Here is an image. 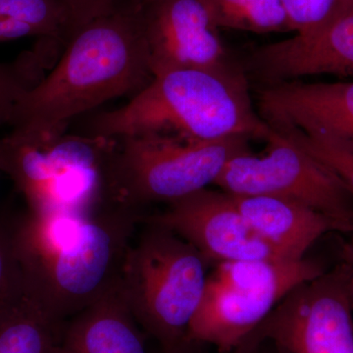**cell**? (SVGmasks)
Wrapping results in <instances>:
<instances>
[{"instance_id": "6da1fadb", "label": "cell", "mask_w": 353, "mask_h": 353, "mask_svg": "<svg viewBox=\"0 0 353 353\" xmlns=\"http://www.w3.org/2000/svg\"><path fill=\"white\" fill-rule=\"evenodd\" d=\"M143 2L114 0L65 43L57 66L14 108L11 134L41 143L63 137L70 121L152 82Z\"/></svg>"}, {"instance_id": "7a4b0ae2", "label": "cell", "mask_w": 353, "mask_h": 353, "mask_svg": "<svg viewBox=\"0 0 353 353\" xmlns=\"http://www.w3.org/2000/svg\"><path fill=\"white\" fill-rule=\"evenodd\" d=\"M141 218L116 204L90 215L27 210L19 230L26 294L60 323L90 307L117 288Z\"/></svg>"}, {"instance_id": "3957f363", "label": "cell", "mask_w": 353, "mask_h": 353, "mask_svg": "<svg viewBox=\"0 0 353 353\" xmlns=\"http://www.w3.org/2000/svg\"><path fill=\"white\" fill-rule=\"evenodd\" d=\"M273 129L253 108L245 70L176 69L157 74L125 105L95 115L90 138L174 134L196 141L245 137L266 141Z\"/></svg>"}, {"instance_id": "277c9868", "label": "cell", "mask_w": 353, "mask_h": 353, "mask_svg": "<svg viewBox=\"0 0 353 353\" xmlns=\"http://www.w3.org/2000/svg\"><path fill=\"white\" fill-rule=\"evenodd\" d=\"M141 223L145 229L128 250L117 289L161 353H194L188 331L211 265L174 232L143 218Z\"/></svg>"}, {"instance_id": "5b68a950", "label": "cell", "mask_w": 353, "mask_h": 353, "mask_svg": "<svg viewBox=\"0 0 353 353\" xmlns=\"http://www.w3.org/2000/svg\"><path fill=\"white\" fill-rule=\"evenodd\" d=\"M248 141H196L157 132L112 139L104 168L109 201L139 210L208 189L232 158L250 150Z\"/></svg>"}, {"instance_id": "8992f818", "label": "cell", "mask_w": 353, "mask_h": 353, "mask_svg": "<svg viewBox=\"0 0 353 353\" xmlns=\"http://www.w3.org/2000/svg\"><path fill=\"white\" fill-rule=\"evenodd\" d=\"M325 269L310 259L224 262L208 274L188 340L232 353L299 285Z\"/></svg>"}, {"instance_id": "52a82bcc", "label": "cell", "mask_w": 353, "mask_h": 353, "mask_svg": "<svg viewBox=\"0 0 353 353\" xmlns=\"http://www.w3.org/2000/svg\"><path fill=\"white\" fill-rule=\"evenodd\" d=\"M265 141L267 150L262 154L248 150L232 158L214 185L234 196L297 202L336 220L347 234L352 233V190L328 167L275 130Z\"/></svg>"}, {"instance_id": "ba28073f", "label": "cell", "mask_w": 353, "mask_h": 353, "mask_svg": "<svg viewBox=\"0 0 353 353\" xmlns=\"http://www.w3.org/2000/svg\"><path fill=\"white\" fill-rule=\"evenodd\" d=\"M353 303L347 267L299 285L246 338L290 353H353Z\"/></svg>"}, {"instance_id": "9c48e42d", "label": "cell", "mask_w": 353, "mask_h": 353, "mask_svg": "<svg viewBox=\"0 0 353 353\" xmlns=\"http://www.w3.org/2000/svg\"><path fill=\"white\" fill-rule=\"evenodd\" d=\"M143 220L167 228L189 241L210 265L290 260L253 231L233 196L224 190H199L169 202L163 212L143 216Z\"/></svg>"}, {"instance_id": "30bf717a", "label": "cell", "mask_w": 353, "mask_h": 353, "mask_svg": "<svg viewBox=\"0 0 353 353\" xmlns=\"http://www.w3.org/2000/svg\"><path fill=\"white\" fill-rule=\"evenodd\" d=\"M0 171L10 176L32 214H76L90 189L87 163L63 139L41 145L10 132L0 139Z\"/></svg>"}, {"instance_id": "8fae6325", "label": "cell", "mask_w": 353, "mask_h": 353, "mask_svg": "<svg viewBox=\"0 0 353 353\" xmlns=\"http://www.w3.org/2000/svg\"><path fill=\"white\" fill-rule=\"evenodd\" d=\"M153 76L176 69L230 72L232 61L206 0L143 2Z\"/></svg>"}, {"instance_id": "7c38bea8", "label": "cell", "mask_w": 353, "mask_h": 353, "mask_svg": "<svg viewBox=\"0 0 353 353\" xmlns=\"http://www.w3.org/2000/svg\"><path fill=\"white\" fill-rule=\"evenodd\" d=\"M257 101L273 129L294 130L353 153V82L267 83Z\"/></svg>"}, {"instance_id": "4fadbf2b", "label": "cell", "mask_w": 353, "mask_h": 353, "mask_svg": "<svg viewBox=\"0 0 353 353\" xmlns=\"http://www.w3.org/2000/svg\"><path fill=\"white\" fill-rule=\"evenodd\" d=\"M245 65L263 85L318 75L353 77V8L316 34L260 46Z\"/></svg>"}, {"instance_id": "5bb4252c", "label": "cell", "mask_w": 353, "mask_h": 353, "mask_svg": "<svg viewBox=\"0 0 353 353\" xmlns=\"http://www.w3.org/2000/svg\"><path fill=\"white\" fill-rule=\"evenodd\" d=\"M232 196L253 231L290 260L305 259L309 248L326 234H347L336 220L297 202L267 196Z\"/></svg>"}, {"instance_id": "9a60e30c", "label": "cell", "mask_w": 353, "mask_h": 353, "mask_svg": "<svg viewBox=\"0 0 353 353\" xmlns=\"http://www.w3.org/2000/svg\"><path fill=\"white\" fill-rule=\"evenodd\" d=\"M145 334L116 288L65 323L57 353H148Z\"/></svg>"}, {"instance_id": "2e32d148", "label": "cell", "mask_w": 353, "mask_h": 353, "mask_svg": "<svg viewBox=\"0 0 353 353\" xmlns=\"http://www.w3.org/2000/svg\"><path fill=\"white\" fill-rule=\"evenodd\" d=\"M64 326L25 292L22 301L0 325V353H57Z\"/></svg>"}, {"instance_id": "e0dca14e", "label": "cell", "mask_w": 353, "mask_h": 353, "mask_svg": "<svg viewBox=\"0 0 353 353\" xmlns=\"http://www.w3.org/2000/svg\"><path fill=\"white\" fill-rule=\"evenodd\" d=\"M221 30L271 34L292 31L282 0H206Z\"/></svg>"}, {"instance_id": "ac0fdd59", "label": "cell", "mask_w": 353, "mask_h": 353, "mask_svg": "<svg viewBox=\"0 0 353 353\" xmlns=\"http://www.w3.org/2000/svg\"><path fill=\"white\" fill-rule=\"evenodd\" d=\"M0 17L32 28L39 38L64 44L82 26L61 0H0Z\"/></svg>"}, {"instance_id": "d6986e66", "label": "cell", "mask_w": 353, "mask_h": 353, "mask_svg": "<svg viewBox=\"0 0 353 353\" xmlns=\"http://www.w3.org/2000/svg\"><path fill=\"white\" fill-rule=\"evenodd\" d=\"M23 213L0 209V325L25 296L19 230Z\"/></svg>"}, {"instance_id": "ffe728a7", "label": "cell", "mask_w": 353, "mask_h": 353, "mask_svg": "<svg viewBox=\"0 0 353 353\" xmlns=\"http://www.w3.org/2000/svg\"><path fill=\"white\" fill-rule=\"evenodd\" d=\"M43 53H24L11 63H0V126L9 125L21 97L41 80Z\"/></svg>"}, {"instance_id": "44dd1931", "label": "cell", "mask_w": 353, "mask_h": 353, "mask_svg": "<svg viewBox=\"0 0 353 353\" xmlns=\"http://www.w3.org/2000/svg\"><path fill=\"white\" fill-rule=\"evenodd\" d=\"M299 36L316 34L353 8V0H282Z\"/></svg>"}, {"instance_id": "7402d4cb", "label": "cell", "mask_w": 353, "mask_h": 353, "mask_svg": "<svg viewBox=\"0 0 353 353\" xmlns=\"http://www.w3.org/2000/svg\"><path fill=\"white\" fill-rule=\"evenodd\" d=\"M274 130L328 167L353 192V153L294 130Z\"/></svg>"}, {"instance_id": "603a6c76", "label": "cell", "mask_w": 353, "mask_h": 353, "mask_svg": "<svg viewBox=\"0 0 353 353\" xmlns=\"http://www.w3.org/2000/svg\"><path fill=\"white\" fill-rule=\"evenodd\" d=\"M75 14L81 25L105 10L114 0H61Z\"/></svg>"}, {"instance_id": "cb8c5ba5", "label": "cell", "mask_w": 353, "mask_h": 353, "mask_svg": "<svg viewBox=\"0 0 353 353\" xmlns=\"http://www.w3.org/2000/svg\"><path fill=\"white\" fill-rule=\"evenodd\" d=\"M38 37L37 32L22 23L0 17V43L14 39Z\"/></svg>"}, {"instance_id": "d4e9b609", "label": "cell", "mask_w": 353, "mask_h": 353, "mask_svg": "<svg viewBox=\"0 0 353 353\" xmlns=\"http://www.w3.org/2000/svg\"><path fill=\"white\" fill-rule=\"evenodd\" d=\"M341 262H343L347 269L350 294H352L353 303V232L345 234V240L341 241Z\"/></svg>"}, {"instance_id": "484cf974", "label": "cell", "mask_w": 353, "mask_h": 353, "mask_svg": "<svg viewBox=\"0 0 353 353\" xmlns=\"http://www.w3.org/2000/svg\"><path fill=\"white\" fill-rule=\"evenodd\" d=\"M266 343H255L250 339L245 338L232 353H266L264 350V345Z\"/></svg>"}, {"instance_id": "4316f807", "label": "cell", "mask_w": 353, "mask_h": 353, "mask_svg": "<svg viewBox=\"0 0 353 353\" xmlns=\"http://www.w3.org/2000/svg\"><path fill=\"white\" fill-rule=\"evenodd\" d=\"M275 347V345H274ZM275 353H290L288 350H285V348L280 347H275Z\"/></svg>"}, {"instance_id": "83f0119b", "label": "cell", "mask_w": 353, "mask_h": 353, "mask_svg": "<svg viewBox=\"0 0 353 353\" xmlns=\"http://www.w3.org/2000/svg\"><path fill=\"white\" fill-rule=\"evenodd\" d=\"M141 1H143V2H157V1H160V0H141Z\"/></svg>"}]
</instances>
